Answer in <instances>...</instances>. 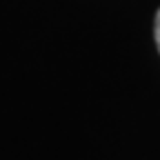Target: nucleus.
Here are the masks:
<instances>
[{
    "label": "nucleus",
    "mask_w": 160,
    "mask_h": 160,
    "mask_svg": "<svg viewBox=\"0 0 160 160\" xmlns=\"http://www.w3.org/2000/svg\"><path fill=\"white\" fill-rule=\"evenodd\" d=\"M153 36H156V45H158V51H160V11L156 13V27H153Z\"/></svg>",
    "instance_id": "f257e3e1"
}]
</instances>
